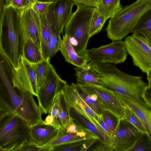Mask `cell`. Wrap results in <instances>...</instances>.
<instances>
[{
    "mask_svg": "<svg viewBox=\"0 0 151 151\" xmlns=\"http://www.w3.org/2000/svg\"><path fill=\"white\" fill-rule=\"evenodd\" d=\"M24 10L5 3L0 20V50L14 68L18 66L21 56H23L25 40L22 16Z\"/></svg>",
    "mask_w": 151,
    "mask_h": 151,
    "instance_id": "1",
    "label": "cell"
},
{
    "mask_svg": "<svg viewBox=\"0 0 151 151\" xmlns=\"http://www.w3.org/2000/svg\"><path fill=\"white\" fill-rule=\"evenodd\" d=\"M91 63L99 75L101 85L122 96L132 98L148 107L142 96L148 84L143 81L142 77L125 73L114 64Z\"/></svg>",
    "mask_w": 151,
    "mask_h": 151,
    "instance_id": "2",
    "label": "cell"
},
{
    "mask_svg": "<svg viewBox=\"0 0 151 151\" xmlns=\"http://www.w3.org/2000/svg\"><path fill=\"white\" fill-rule=\"evenodd\" d=\"M151 9V0H138L127 5L111 19L105 30L112 41L121 40L132 33L138 20Z\"/></svg>",
    "mask_w": 151,
    "mask_h": 151,
    "instance_id": "3",
    "label": "cell"
},
{
    "mask_svg": "<svg viewBox=\"0 0 151 151\" xmlns=\"http://www.w3.org/2000/svg\"><path fill=\"white\" fill-rule=\"evenodd\" d=\"M30 126L12 112L0 117V147L3 151H16L23 143L29 142Z\"/></svg>",
    "mask_w": 151,
    "mask_h": 151,
    "instance_id": "4",
    "label": "cell"
},
{
    "mask_svg": "<svg viewBox=\"0 0 151 151\" xmlns=\"http://www.w3.org/2000/svg\"><path fill=\"white\" fill-rule=\"evenodd\" d=\"M13 77L12 73L10 71L5 72L2 76L13 106V113L30 126L42 121L41 110L36 104L33 95L27 91L19 89L20 95H19L13 87Z\"/></svg>",
    "mask_w": 151,
    "mask_h": 151,
    "instance_id": "5",
    "label": "cell"
},
{
    "mask_svg": "<svg viewBox=\"0 0 151 151\" xmlns=\"http://www.w3.org/2000/svg\"><path fill=\"white\" fill-rule=\"evenodd\" d=\"M80 85L93 99L97 102L103 110L110 112L119 119L124 118L126 104L119 94L101 85Z\"/></svg>",
    "mask_w": 151,
    "mask_h": 151,
    "instance_id": "6",
    "label": "cell"
},
{
    "mask_svg": "<svg viewBox=\"0 0 151 151\" xmlns=\"http://www.w3.org/2000/svg\"><path fill=\"white\" fill-rule=\"evenodd\" d=\"M124 42L134 65L147 75L151 72V42L135 33L126 37Z\"/></svg>",
    "mask_w": 151,
    "mask_h": 151,
    "instance_id": "7",
    "label": "cell"
},
{
    "mask_svg": "<svg viewBox=\"0 0 151 151\" xmlns=\"http://www.w3.org/2000/svg\"><path fill=\"white\" fill-rule=\"evenodd\" d=\"M86 54L88 62L91 63L116 64L124 62L127 53L124 41L119 40L112 41L110 44L99 47L87 50Z\"/></svg>",
    "mask_w": 151,
    "mask_h": 151,
    "instance_id": "8",
    "label": "cell"
},
{
    "mask_svg": "<svg viewBox=\"0 0 151 151\" xmlns=\"http://www.w3.org/2000/svg\"><path fill=\"white\" fill-rule=\"evenodd\" d=\"M141 133L126 119H119L108 142L110 151H129Z\"/></svg>",
    "mask_w": 151,
    "mask_h": 151,
    "instance_id": "9",
    "label": "cell"
},
{
    "mask_svg": "<svg viewBox=\"0 0 151 151\" xmlns=\"http://www.w3.org/2000/svg\"><path fill=\"white\" fill-rule=\"evenodd\" d=\"M67 84L60 78L51 64L45 82L37 91L38 106L42 113H49L55 98L63 91Z\"/></svg>",
    "mask_w": 151,
    "mask_h": 151,
    "instance_id": "10",
    "label": "cell"
},
{
    "mask_svg": "<svg viewBox=\"0 0 151 151\" xmlns=\"http://www.w3.org/2000/svg\"><path fill=\"white\" fill-rule=\"evenodd\" d=\"M13 87L19 90L27 91L33 95L37 96L36 74L31 64L21 56L17 68L12 70Z\"/></svg>",
    "mask_w": 151,
    "mask_h": 151,
    "instance_id": "11",
    "label": "cell"
},
{
    "mask_svg": "<svg viewBox=\"0 0 151 151\" xmlns=\"http://www.w3.org/2000/svg\"><path fill=\"white\" fill-rule=\"evenodd\" d=\"M59 132L58 127L43 121L30 126L29 142L38 147L42 146L56 139Z\"/></svg>",
    "mask_w": 151,
    "mask_h": 151,
    "instance_id": "12",
    "label": "cell"
},
{
    "mask_svg": "<svg viewBox=\"0 0 151 151\" xmlns=\"http://www.w3.org/2000/svg\"><path fill=\"white\" fill-rule=\"evenodd\" d=\"M22 24L24 39L30 38L41 50L40 19L31 8L24 10Z\"/></svg>",
    "mask_w": 151,
    "mask_h": 151,
    "instance_id": "13",
    "label": "cell"
},
{
    "mask_svg": "<svg viewBox=\"0 0 151 151\" xmlns=\"http://www.w3.org/2000/svg\"><path fill=\"white\" fill-rule=\"evenodd\" d=\"M75 3L71 0H58L54 3L56 27L60 34L63 31L73 14L72 9Z\"/></svg>",
    "mask_w": 151,
    "mask_h": 151,
    "instance_id": "14",
    "label": "cell"
},
{
    "mask_svg": "<svg viewBox=\"0 0 151 151\" xmlns=\"http://www.w3.org/2000/svg\"><path fill=\"white\" fill-rule=\"evenodd\" d=\"M120 95L127 106L140 120L151 139V109L132 98Z\"/></svg>",
    "mask_w": 151,
    "mask_h": 151,
    "instance_id": "15",
    "label": "cell"
},
{
    "mask_svg": "<svg viewBox=\"0 0 151 151\" xmlns=\"http://www.w3.org/2000/svg\"><path fill=\"white\" fill-rule=\"evenodd\" d=\"M60 50L66 61L77 67L82 66L88 62L86 55L79 56L74 49L67 36L65 34L63 36Z\"/></svg>",
    "mask_w": 151,
    "mask_h": 151,
    "instance_id": "16",
    "label": "cell"
},
{
    "mask_svg": "<svg viewBox=\"0 0 151 151\" xmlns=\"http://www.w3.org/2000/svg\"><path fill=\"white\" fill-rule=\"evenodd\" d=\"M93 138H98L99 139L89 132L70 133L58 137L41 147L43 148L44 151H50L52 148L57 146Z\"/></svg>",
    "mask_w": 151,
    "mask_h": 151,
    "instance_id": "17",
    "label": "cell"
},
{
    "mask_svg": "<svg viewBox=\"0 0 151 151\" xmlns=\"http://www.w3.org/2000/svg\"><path fill=\"white\" fill-rule=\"evenodd\" d=\"M74 69L77 77L76 83L79 85H101L99 75L92 68L90 63Z\"/></svg>",
    "mask_w": 151,
    "mask_h": 151,
    "instance_id": "18",
    "label": "cell"
},
{
    "mask_svg": "<svg viewBox=\"0 0 151 151\" xmlns=\"http://www.w3.org/2000/svg\"><path fill=\"white\" fill-rule=\"evenodd\" d=\"M59 109L58 115L52 124L59 129L68 124L72 119L70 114L71 108L63 91L59 93Z\"/></svg>",
    "mask_w": 151,
    "mask_h": 151,
    "instance_id": "19",
    "label": "cell"
},
{
    "mask_svg": "<svg viewBox=\"0 0 151 151\" xmlns=\"http://www.w3.org/2000/svg\"><path fill=\"white\" fill-rule=\"evenodd\" d=\"M70 113L72 118L76 123L98 137L101 143L106 144L103 138L96 126L88 119L72 108L70 109Z\"/></svg>",
    "mask_w": 151,
    "mask_h": 151,
    "instance_id": "20",
    "label": "cell"
},
{
    "mask_svg": "<svg viewBox=\"0 0 151 151\" xmlns=\"http://www.w3.org/2000/svg\"><path fill=\"white\" fill-rule=\"evenodd\" d=\"M23 57L31 63H39L44 59L41 50L29 37L25 38Z\"/></svg>",
    "mask_w": 151,
    "mask_h": 151,
    "instance_id": "21",
    "label": "cell"
},
{
    "mask_svg": "<svg viewBox=\"0 0 151 151\" xmlns=\"http://www.w3.org/2000/svg\"><path fill=\"white\" fill-rule=\"evenodd\" d=\"M120 0H103L96 8L97 11L106 18L111 19L123 8Z\"/></svg>",
    "mask_w": 151,
    "mask_h": 151,
    "instance_id": "22",
    "label": "cell"
},
{
    "mask_svg": "<svg viewBox=\"0 0 151 151\" xmlns=\"http://www.w3.org/2000/svg\"><path fill=\"white\" fill-rule=\"evenodd\" d=\"M132 33L141 35L151 42V9L140 18Z\"/></svg>",
    "mask_w": 151,
    "mask_h": 151,
    "instance_id": "23",
    "label": "cell"
},
{
    "mask_svg": "<svg viewBox=\"0 0 151 151\" xmlns=\"http://www.w3.org/2000/svg\"><path fill=\"white\" fill-rule=\"evenodd\" d=\"M47 14L37 15L40 23L41 51L44 59L47 45L52 36L51 30Z\"/></svg>",
    "mask_w": 151,
    "mask_h": 151,
    "instance_id": "24",
    "label": "cell"
},
{
    "mask_svg": "<svg viewBox=\"0 0 151 151\" xmlns=\"http://www.w3.org/2000/svg\"><path fill=\"white\" fill-rule=\"evenodd\" d=\"M50 60L47 58L38 63H30L35 71L37 91L46 80L51 65Z\"/></svg>",
    "mask_w": 151,
    "mask_h": 151,
    "instance_id": "25",
    "label": "cell"
},
{
    "mask_svg": "<svg viewBox=\"0 0 151 151\" xmlns=\"http://www.w3.org/2000/svg\"><path fill=\"white\" fill-rule=\"evenodd\" d=\"M13 111L8 91L0 73V111L2 113H13Z\"/></svg>",
    "mask_w": 151,
    "mask_h": 151,
    "instance_id": "26",
    "label": "cell"
},
{
    "mask_svg": "<svg viewBox=\"0 0 151 151\" xmlns=\"http://www.w3.org/2000/svg\"><path fill=\"white\" fill-rule=\"evenodd\" d=\"M107 20L103 14L98 12L96 8L92 17L90 25V38L100 32Z\"/></svg>",
    "mask_w": 151,
    "mask_h": 151,
    "instance_id": "27",
    "label": "cell"
},
{
    "mask_svg": "<svg viewBox=\"0 0 151 151\" xmlns=\"http://www.w3.org/2000/svg\"><path fill=\"white\" fill-rule=\"evenodd\" d=\"M77 92L81 98L97 114L101 115L103 110L97 101L94 100L90 95L81 86L77 83H74Z\"/></svg>",
    "mask_w": 151,
    "mask_h": 151,
    "instance_id": "28",
    "label": "cell"
},
{
    "mask_svg": "<svg viewBox=\"0 0 151 151\" xmlns=\"http://www.w3.org/2000/svg\"><path fill=\"white\" fill-rule=\"evenodd\" d=\"M151 141L147 134L141 133L129 151H150Z\"/></svg>",
    "mask_w": 151,
    "mask_h": 151,
    "instance_id": "29",
    "label": "cell"
},
{
    "mask_svg": "<svg viewBox=\"0 0 151 151\" xmlns=\"http://www.w3.org/2000/svg\"><path fill=\"white\" fill-rule=\"evenodd\" d=\"M124 116L125 118L137 128L141 133L147 134L140 120L126 104L124 109Z\"/></svg>",
    "mask_w": 151,
    "mask_h": 151,
    "instance_id": "30",
    "label": "cell"
},
{
    "mask_svg": "<svg viewBox=\"0 0 151 151\" xmlns=\"http://www.w3.org/2000/svg\"><path fill=\"white\" fill-rule=\"evenodd\" d=\"M87 132L89 131L76 123L72 119L65 126L59 129V132L57 138L67 134Z\"/></svg>",
    "mask_w": 151,
    "mask_h": 151,
    "instance_id": "31",
    "label": "cell"
},
{
    "mask_svg": "<svg viewBox=\"0 0 151 151\" xmlns=\"http://www.w3.org/2000/svg\"><path fill=\"white\" fill-rule=\"evenodd\" d=\"M101 115L104 122L111 132L117 126L119 119L110 112L106 110H103Z\"/></svg>",
    "mask_w": 151,
    "mask_h": 151,
    "instance_id": "32",
    "label": "cell"
},
{
    "mask_svg": "<svg viewBox=\"0 0 151 151\" xmlns=\"http://www.w3.org/2000/svg\"><path fill=\"white\" fill-rule=\"evenodd\" d=\"M36 0H5V4L14 8L25 9L32 7Z\"/></svg>",
    "mask_w": 151,
    "mask_h": 151,
    "instance_id": "33",
    "label": "cell"
},
{
    "mask_svg": "<svg viewBox=\"0 0 151 151\" xmlns=\"http://www.w3.org/2000/svg\"><path fill=\"white\" fill-rule=\"evenodd\" d=\"M53 2H43L36 0L31 7L37 15L47 14L50 5Z\"/></svg>",
    "mask_w": 151,
    "mask_h": 151,
    "instance_id": "34",
    "label": "cell"
},
{
    "mask_svg": "<svg viewBox=\"0 0 151 151\" xmlns=\"http://www.w3.org/2000/svg\"><path fill=\"white\" fill-rule=\"evenodd\" d=\"M59 109V94L54 100L48 113L52 118L53 120L52 123L56 119L58 115Z\"/></svg>",
    "mask_w": 151,
    "mask_h": 151,
    "instance_id": "35",
    "label": "cell"
},
{
    "mask_svg": "<svg viewBox=\"0 0 151 151\" xmlns=\"http://www.w3.org/2000/svg\"><path fill=\"white\" fill-rule=\"evenodd\" d=\"M43 151L42 148L30 143L29 142L23 143L16 150V151Z\"/></svg>",
    "mask_w": 151,
    "mask_h": 151,
    "instance_id": "36",
    "label": "cell"
},
{
    "mask_svg": "<svg viewBox=\"0 0 151 151\" xmlns=\"http://www.w3.org/2000/svg\"><path fill=\"white\" fill-rule=\"evenodd\" d=\"M75 3L82 4L86 5L97 7L99 4L97 0H71Z\"/></svg>",
    "mask_w": 151,
    "mask_h": 151,
    "instance_id": "37",
    "label": "cell"
},
{
    "mask_svg": "<svg viewBox=\"0 0 151 151\" xmlns=\"http://www.w3.org/2000/svg\"><path fill=\"white\" fill-rule=\"evenodd\" d=\"M98 115V122L102 128L106 132L110 137L111 132L109 130L108 127L104 122L101 115Z\"/></svg>",
    "mask_w": 151,
    "mask_h": 151,
    "instance_id": "38",
    "label": "cell"
},
{
    "mask_svg": "<svg viewBox=\"0 0 151 151\" xmlns=\"http://www.w3.org/2000/svg\"><path fill=\"white\" fill-rule=\"evenodd\" d=\"M38 1L43 2H49L54 3L58 0H37Z\"/></svg>",
    "mask_w": 151,
    "mask_h": 151,
    "instance_id": "39",
    "label": "cell"
},
{
    "mask_svg": "<svg viewBox=\"0 0 151 151\" xmlns=\"http://www.w3.org/2000/svg\"><path fill=\"white\" fill-rule=\"evenodd\" d=\"M99 4L103 0H97Z\"/></svg>",
    "mask_w": 151,
    "mask_h": 151,
    "instance_id": "40",
    "label": "cell"
},
{
    "mask_svg": "<svg viewBox=\"0 0 151 151\" xmlns=\"http://www.w3.org/2000/svg\"><path fill=\"white\" fill-rule=\"evenodd\" d=\"M2 112L1 111H0V117L1 116V115H2Z\"/></svg>",
    "mask_w": 151,
    "mask_h": 151,
    "instance_id": "41",
    "label": "cell"
},
{
    "mask_svg": "<svg viewBox=\"0 0 151 151\" xmlns=\"http://www.w3.org/2000/svg\"><path fill=\"white\" fill-rule=\"evenodd\" d=\"M0 151H3L2 148L0 147Z\"/></svg>",
    "mask_w": 151,
    "mask_h": 151,
    "instance_id": "42",
    "label": "cell"
},
{
    "mask_svg": "<svg viewBox=\"0 0 151 151\" xmlns=\"http://www.w3.org/2000/svg\"><path fill=\"white\" fill-rule=\"evenodd\" d=\"M136 1L138 0H136Z\"/></svg>",
    "mask_w": 151,
    "mask_h": 151,
    "instance_id": "43",
    "label": "cell"
}]
</instances>
